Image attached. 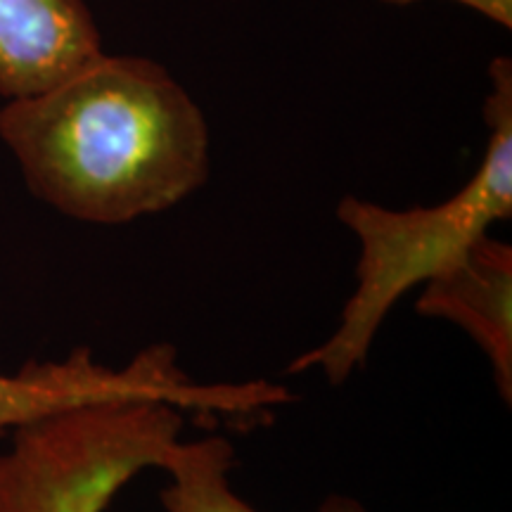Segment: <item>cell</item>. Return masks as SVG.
<instances>
[{"label":"cell","instance_id":"obj_1","mask_svg":"<svg viewBox=\"0 0 512 512\" xmlns=\"http://www.w3.org/2000/svg\"><path fill=\"white\" fill-rule=\"evenodd\" d=\"M0 138L41 202L119 226L176 207L209 176V128L188 91L147 57L105 55L0 110Z\"/></svg>","mask_w":512,"mask_h":512},{"label":"cell","instance_id":"obj_2","mask_svg":"<svg viewBox=\"0 0 512 512\" xmlns=\"http://www.w3.org/2000/svg\"><path fill=\"white\" fill-rule=\"evenodd\" d=\"M484 102L489 143L475 176L437 207L387 209L344 197L337 219L358 238L356 290L344 304L337 330L304 351L287 373L320 370L330 384H344L366 363L384 318L413 287L446 271L498 221L512 214V62L496 57Z\"/></svg>","mask_w":512,"mask_h":512},{"label":"cell","instance_id":"obj_3","mask_svg":"<svg viewBox=\"0 0 512 512\" xmlns=\"http://www.w3.org/2000/svg\"><path fill=\"white\" fill-rule=\"evenodd\" d=\"M185 413L169 403L76 408L12 432L0 453V512H107L143 470H159Z\"/></svg>","mask_w":512,"mask_h":512},{"label":"cell","instance_id":"obj_4","mask_svg":"<svg viewBox=\"0 0 512 512\" xmlns=\"http://www.w3.org/2000/svg\"><path fill=\"white\" fill-rule=\"evenodd\" d=\"M119 401H155L204 420L254 422L294 401L271 380L197 382L185 373L174 344H150L124 368L100 363L88 347L62 361H29L17 373H0V437L31 422L76 408Z\"/></svg>","mask_w":512,"mask_h":512},{"label":"cell","instance_id":"obj_5","mask_svg":"<svg viewBox=\"0 0 512 512\" xmlns=\"http://www.w3.org/2000/svg\"><path fill=\"white\" fill-rule=\"evenodd\" d=\"M102 55L83 0H0V95L31 98Z\"/></svg>","mask_w":512,"mask_h":512},{"label":"cell","instance_id":"obj_6","mask_svg":"<svg viewBox=\"0 0 512 512\" xmlns=\"http://www.w3.org/2000/svg\"><path fill=\"white\" fill-rule=\"evenodd\" d=\"M415 311L463 328L489 356L501 399L512 401V247L479 238L446 271L427 280Z\"/></svg>","mask_w":512,"mask_h":512},{"label":"cell","instance_id":"obj_7","mask_svg":"<svg viewBox=\"0 0 512 512\" xmlns=\"http://www.w3.org/2000/svg\"><path fill=\"white\" fill-rule=\"evenodd\" d=\"M235 448L221 434L183 441L166 451L159 465L169 475L159 501L166 512H259L230 486ZM316 512H370L354 496L332 494Z\"/></svg>","mask_w":512,"mask_h":512},{"label":"cell","instance_id":"obj_8","mask_svg":"<svg viewBox=\"0 0 512 512\" xmlns=\"http://www.w3.org/2000/svg\"><path fill=\"white\" fill-rule=\"evenodd\" d=\"M384 3L406 5V3H415V0H384ZM456 3L482 12V15L494 19V22L503 24V27H510L512 24V0H456Z\"/></svg>","mask_w":512,"mask_h":512}]
</instances>
